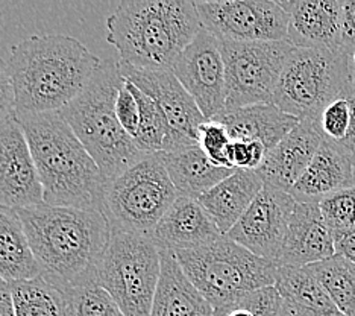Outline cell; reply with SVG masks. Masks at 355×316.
I'll use <instances>...</instances> for the list:
<instances>
[{
  "label": "cell",
  "mask_w": 355,
  "mask_h": 316,
  "mask_svg": "<svg viewBox=\"0 0 355 316\" xmlns=\"http://www.w3.org/2000/svg\"><path fill=\"white\" fill-rule=\"evenodd\" d=\"M38 275L42 272L20 216L15 210L0 207V278L11 283Z\"/></svg>",
  "instance_id": "26"
},
{
  "label": "cell",
  "mask_w": 355,
  "mask_h": 316,
  "mask_svg": "<svg viewBox=\"0 0 355 316\" xmlns=\"http://www.w3.org/2000/svg\"><path fill=\"white\" fill-rule=\"evenodd\" d=\"M334 256L333 233L320 213L319 202H296L278 265L304 267Z\"/></svg>",
  "instance_id": "19"
},
{
  "label": "cell",
  "mask_w": 355,
  "mask_h": 316,
  "mask_svg": "<svg viewBox=\"0 0 355 316\" xmlns=\"http://www.w3.org/2000/svg\"><path fill=\"white\" fill-rule=\"evenodd\" d=\"M220 46L227 85L225 111L272 103L282 69L295 47L288 42L243 43L225 40H220Z\"/></svg>",
  "instance_id": "10"
},
{
  "label": "cell",
  "mask_w": 355,
  "mask_h": 316,
  "mask_svg": "<svg viewBox=\"0 0 355 316\" xmlns=\"http://www.w3.org/2000/svg\"><path fill=\"white\" fill-rule=\"evenodd\" d=\"M354 90H355V81H354Z\"/></svg>",
  "instance_id": "46"
},
{
  "label": "cell",
  "mask_w": 355,
  "mask_h": 316,
  "mask_svg": "<svg viewBox=\"0 0 355 316\" xmlns=\"http://www.w3.org/2000/svg\"><path fill=\"white\" fill-rule=\"evenodd\" d=\"M351 108L346 94L329 102L319 116V126L325 140L340 143L349 131Z\"/></svg>",
  "instance_id": "33"
},
{
  "label": "cell",
  "mask_w": 355,
  "mask_h": 316,
  "mask_svg": "<svg viewBox=\"0 0 355 316\" xmlns=\"http://www.w3.org/2000/svg\"><path fill=\"white\" fill-rule=\"evenodd\" d=\"M355 188L354 157L325 140L288 193L296 202H319L329 194Z\"/></svg>",
  "instance_id": "20"
},
{
  "label": "cell",
  "mask_w": 355,
  "mask_h": 316,
  "mask_svg": "<svg viewBox=\"0 0 355 316\" xmlns=\"http://www.w3.org/2000/svg\"><path fill=\"white\" fill-rule=\"evenodd\" d=\"M150 316H216L168 251H161V275Z\"/></svg>",
  "instance_id": "24"
},
{
  "label": "cell",
  "mask_w": 355,
  "mask_h": 316,
  "mask_svg": "<svg viewBox=\"0 0 355 316\" xmlns=\"http://www.w3.org/2000/svg\"><path fill=\"white\" fill-rule=\"evenodd\" d=\"M342 53L352 58L355 53V0H345L342 6Z\"/></svg>",
  "instance_id": "37"
},
{
  "label": "cell",
  "mask_w": 355,
  "mask_h": 316,
  "mask_svg": "<svg viewBox=\"0 0 355 316\" xmlns=\"http://www.w3.org/2000/svg\"><path fill=\"white\" fill-rule=\"evenodd\" d=\"M116 113H117V119L120 122V125L123 126L125 131L131 135L132 139H135L137 131H139V122H140L139 105H137L134 94L126 87L125 83L117 94Z\"/></svg>",
  "instance_id": "36"
},
{
  "label": "cell",
  "mask_w": 355,
  "mask_h": 316,
  "mask_svg": "<svg viewBox=\"0 0 355 316\" xmlns=\"http://www.w3.org/2000/svg\"><path fill=\"white\" fill-rule=\"evenodd\" d=\"M102 60L64 34L32 35L14 44L8 75L15 115L60 113L84 90Z\"/></svg>",
  "instance_id": "2"
},
{
  "label": "cell",
  "mask_w": 355,
  "mask_h": 316,
  "mask_svg": "<svg viewBox=\"0 0 355 316\" xmlns=\"http://www.w3.org/2000/svg\"><path fill=\"white\" fill-rule=\"evenodd\" d=\"M15 316H66L60 289L43 275L10 283Z\"/></svg>",
  "instance_id": "27"
},
{
  "label": "cell",
  "mask_w": 355,
  "mask_h": 316,
  "mask_svg": "<svg viewBox=\"0 0 355 316\" xmlns=\"http://www.w3.org/2000/svg\"><path fill=\"white\" fill-rule=\"evenodd\" d=\"M354 167H355V156H354Z\"/></svg>",
  "instance_id": "45"
},
{
  "label": "cell",
  "mask_w": 355,
  "mask_h": 316,
  "mask_svg": "<svg viewBox=\"0 0 355 316\" xmlns=\"http://www.w3.org/2000/svg\"><path fill=\"white\" fill-rule=\"evenodd\" d=\"M40 272L56 289L96 283L111 240L99 210L38 204L17 210Z\"/></svg>",
  "instance_id": "1"
},
{
  "label": "cell",
  "mask_w": 355,
  "mask_h": 316,
  "mask_svg": "<svg viewBox=\"0 0 355 316\" xmlns=\"http://www.w3.org/2000/svg\"><path fill=\"white\" fill-rule=\"evenodd\" d=\"M202 31L195 2L123 0L107 19V42L120 63L137 69L172 70Z\"/></svg>",
  "instance_id": "4"
},
{
  "label": "cell",
  "mask_w": 355,
  "mask_h": 316,
  "mask_svg": "<svg viewBox=\"0 0 355 316\" xmlns=\"http://www.w3.org/2000/svg\"><path fill=\"white\" fill-rule=\"evenodd\" d=\"M351 66H352V69L355 70V53L352 55V58H351Z\"/></svg>",
  "instance_id": "44"
},
{
  "label": "cell",
  "mask_w": 355,
  "mask_h": 316,
  "mask_svg": "<svg viewBox=\"0 0 355 316\" xmlns=\"http://www.w3.org/2000/svg\"><path fill=\"white\" fill-rule=\"evenodd\" d=\"M346 99H348L349 108H351V125H349L348 134H346L345 139L337 144L354 157L355 156V90H354V87L348 93H346Z\"/></svg>",
  "instance_id": "40"
},
{
  "label": "cell",
  "mask_w": 355,
  "mask_h": 316,
  "mask_svg": "<svg viewBox=\"0 0 355 316\" xmlns=\"http://www.w3.org/2000/svg\"><path fill=\"white\" fill-rule=\"evenodd\" d=\"M296 199L288 192L266 185L227 236L252 254L278 263Z\"/></svg>",
  "instance_id": "13"
},
{
  "label": "cell",
  "mask_w": 355,
  "mask_h": 316,
  "mask_svg": "<svg viewBox=\"0 0 355 316\" xmlns=\"http://www.w3.org/2000/svg\"><path fill=\"white\" fill-rule=\"evenodd\" d=\"M213 120L220 122L228 129L231 140L258 142L268 152L301 122L279 110L275 103H257L223 111Z\"/></svg>",
  "instance_id": "21"
},
{
  "label": "cell",
  "mask_w": 355,
  "mask_h": 316,
  "mask_svg": "<svg viewBox=\"0 0 355 316\" xmlns=\"http://www.w3.org/2000/svg\"><path fill=\"white\" fill-rule=\"evenodd\" d=\"M319 208L333 234L355 230V188L333 193L320 199Z\"/></svg>",
  "instance_id": "31"
},
{
  "label": "cell",
  "mask_w": 355,
  "mask_h": 316,
  "mask_svg": "<svg viewBox=\"0 0 355 316\" xmlns=\"http://www.w3.org/2000/svg\"><path fill=\"white\" fill-rule=\"evenodd\" d=\"M263 188L264 183L255 170H236L211 190L200 194L198 201L227 236Z\"/></svg>",
  "instance_id": "22"
},
{
  "label": "cell",
  "mask_w": 355,
  "mask_h": 316,
  "mask_svg": "<svg viewBox=\"0 0 355 316\" xmlns=\"http://www.w3.org/2000/svg\"><path fill=\"white\" fill-rule=\"evenodd\" d=\"M172 72L195 99L207 120L225 111L227 85L220 40L202 29L178 56Z\"/></svg>",
  "instance_id": "14"
},
{
  "label": "cell",
  "mask_w": 355,
  "mask_h": 316,
  "mask_svg": "<svg viewBox=\"0 0 355 316\" xmlns=\"http://www.w3.org/2000/svg\"><path fill=\"white\" fill-rule=\"evenodd\" d=\"M164 167L181 197L199 198L200 194L211 190L225 178L236 170L214 166L207 158L198 142L180 146L166 152H159Z\"/></svg>",
  "instance_id": "23"
},
{
  "label": "cell",
  "mask_w": 355,
  "mask_h": 316,
  "mask_svg": "<svg viewBox=\"0 0 355 316\" xmlns=\"http://www.w3.org/2000/svg\"><path fill=\"white\" fill-rule=\"evenodd\" d=\"M284 299L275 286H268L249 292L231 306H241L254 316H279ZM230 307V306H228ZM227 309V307H225ZM219 312V310H217Z\"/></svg>",
  "instance_id": "34"
},
{
  "label": "cell",
  "mask_w": 355,
  "mask_h": 316,
  "mask_svg": "<svg viewBox=\"0 0 355 316\" xmlns=\"http://www.w3.org/2000/svg\"><path fill=\"white\" fill-rule=\"evenodd\" d=\"M310 267L343 316H355V265L334 256Z\"/></svg>",
  "instance_id": "28"
},
{
  "label": "cell",
  "mask_w": 355,
  "mask_h": 316,
  "mask_svg": "<svg viewBox=\"0 0 355 316\" xmlns=\"http://www.w3.org/2000/svg\"><path fill=\"white\" fill-rule=\"evenodd\" d=\"M231 142L232 140L228 129L225 128L220 122L205 120L204 124L199 126L198 144L214 166L232 169L228 157Z\"/></svg>",
  "instance_id": "32"
},
{
  "label": "cell",
  "mask_w": 355,
  "mask_h": 316,
  "mask_svg": "<svg viewBox=\"0 0 355 316\" xmlns=\"http://www.w3.org/2000/svg\"><path fill=\"white\" fill-rule=\"evenodd\" d=\"M223 234L196 198L178 197L172 207L150 233V239L161 251L180 253L209 245Z\"/></svg>",
  "instance_id": "18"
},
{
  "label": "cell",
  "mask_w": 355,
  "mask_h": 316,
  "mask_svg": "<svg viewBox=\"0 0 355 316\" xmlns=\"http://www.w3.org/2000/svg\"><path fill=\"white\" fill-rule=\"evenodd\" d=\"M184 274L213 310H222L257 289L275 286L279 265L248 251L228 236L175 254Z\"/></svg>",
  "instance_id": "6"
},
{
  "label": "cell",
  "mask_w": 355,
  "mask_h": 316,
  "mask_svg": "<svg viewBox=\"0 0 355 316\" xmlns=\"http://www.w3.org/2000/svg\"><path fill=\"white\" fill-rule=\"evenodd\" d=\"M15 119L29 143L44 204L102 212L107 178L60 113Z\"/></svg>",
  "instance_id": "3"
},
{
  "label": "cell",
  "mask_w": 355,
  "mask_h": 316,
  "mask_svg": "<svg viewBox=\"0 0 355 316\" xmlns=\"http://www.w3.org/2000/svg\"><path fill=\"white\" fill-rule=\"evenodd\" d=\"M15 115V101L14 90L10 81V75H6L0 81V125Z\"/></svg>",
  "instance_id": "38"
},
{
  "label": "cell",
  "mask_w": 355,
  "mask_h": 316,
  "mask_svg": "<svg viewBox=\"0 0 355 316\" xmlns=\"http://www.w3.org/2000/svg\"><path fill=\"white\" fill-rule=\"evenodd\" d=\"M351 58L325 49H297L290 53L272 103L300 120L316 119L329 102L354 87Z\"/></svg>",
  "instance_id": "7"
},
{
  "label": "cell",
  "mask_w": 355,
  "mask_h": 316,
  "mask_svg": "<svg viewBox=\"0 0 355 316\" xmlns=\"http://www.w3.org/2000/svg\"><path fill=\"white\" fill-rule=\"evenodd\" d=\"M275 288L282 299L302 316H343L310 266H279Z\"/></svg>",
  "instance_id": "25"
},
{
  "label": "cell",
  "mask_w": 355,
  "mask_h": 316,
  "mask_svg": "<svg viewBox=\"0 0 355 316\" xmlns=\"http://www.w3.org/2000/svg\"><path fill=\"white\" fill-rule=\"evenodd\" d=\"M279 316H302V315L297 313L292 306L287 304V303L284 301V304H282V309H281Z\"/></svg>",
  "instance_id": "42"
},
{
  "label": "cell",
  "mask_w": 355,
  "mask_h": 316,
  "mask_svg": "<svg viewBox=\"0 0 355 316\" xmlns=\"http://www.w3.org/2000/svg\"><path fill=\"white\" fill-rule=\"evenodd\" d=\"M66 316H125L112 297L98 283L61 290Z\"/></svg>",
  "instance_id": "30"
},
{
  "label": "cell",
  "mask_w": 355,
  "mask_h": 316,
  "mask_svg": "<svg viewBox=\"0 0 355 316\" xmlns=\"http://www.w3.org/2000/svg\"><path fill=\"white\" fill-rule=\"evenodd\" d=\"M126 87L134 94L137 105H139L140 122L139 131L135 135V143L144 153H158L163 151L164 140L168 134V126L163 113L158 108L157 102L150 96L143 93L139 87L125 79Z\"/></svg>",
  "instance_id": "29"
},
{
  "label": "cell",
  "mask_w": 355,
  "mask_h": 316,
  "mask_svg": "<svg viewBox=\"0 0 355 316\" xmlns=\"http://www.w3.org/2000/svg\"><path fill=\"white\" fill-rule=\"evenodd\" d=\"M178 197L159 152L146 153L108 181L102 212L111 230L150 236Z\"/></svg>",
  "instance_id": "8"
},
{
  "label": "cell",
  "mask_w": 355,
  "mask_h": 316,
  "mask_svg": "<svg viewBox=\"0 0 355 316\" xmlns=\"http://www.w3.org/2000/svg\"><path fill=\"white\" fill-rule=\"evenodd\" d=\"M43 202L29 143L14 115L0 125V207L17 212Z\"/></svg>",
  "instance_id": "15"
},
{
  "label": "cell",
  "mask_w": 355,
  "mask_h": 316,
  "mask_svg": "<svg viewBox=\"0 0 355 316\" xmlns=\"http://www.w3.org/2000/svg\"><path fill=\"white\" fill-rule=\"evenodd\" d=\"M288 15L287 42L297 49L342 53V6L338 0H282Z\"/></svg>",
  "instance_id": "17"
},
{
  "label": "cell",
  "mask_w": 355,
  "mask_h": 316,
  "mask_svg": "<svg viewBox=\"0 0 355 316\" xmlns=\"http://www.w3.org/2000/svg\"><path fill=\"white\" fill-rule=\"evenodd\" d=\"M336 256H340L355 265V230L349 233L333 234Z\"/></svg>",
  "instance_id": "39"
},
{
  "label": "cell",
  "mask_w": 355,
  "mask_h": 316,
  "mask_svg": "<svg viewBox=\"0 0 355 316\" xmlns=\"http://www.w3.org/2000/svg\"><path fill=\"white\" fill-rule=\"evenodd\" d=\"M266 156H268V151L258 142L232 140L230 144V163L236 170H258Z\"/></svg>",
  "instance_id": "35"
},
{
  "label": "cell",
  "mask_w": 355,
  "mask_h": 316,
  "mask_svg": "<svg viewBox=\"0 0 355 316\" xmlns=\"http://www.w3.org/2000/svg\"><path fill=\"white\" fill-rule=\"evenodd\" d=\"M324 142L325 137L320 131L319 120H301L275 148L268 152L263 165L255 172L266 185L290 192Z\"/></svg>",
  "instance_id": "16"
},
{
  "label": "cell",
  "mask_w": 355,
  "mask_h": 316,
  "mask_svg": "<svg viewBox=\"0 0 355 316\" xmlns=\"http://www.w3.org/2000/svg\"><path fill=\"white\" fill-rule=\"evenodd\" d=\"M202 29L225 42H287L288 15L270 0L195 2Z\"/></svg>",
  "instance_id": "11"
},
{
  "label": "cell",
  "mask_w": 355,
  "mask_h": 316,
  "mask_svg": "<svg viewBox=\"0 0 355 316\" xmlns=\"http://www.w3.org/2000/svg\"><path fill=\"white\" fill-rule=\"evenodd\" d=\"M6 75H8V64L3 60H0V81H2Z\"/></svg>",
  "instance_id": "43"
},
{
  "label": "cell",
  "mask_w": 355,
  "mask_h": 316,
  "mask_svg": "<svg viewBox=\"0 0 355 316\" xmlns=\"http://www.w3.org/2000/svg\"><path fill=\"white\" fill-rule=\"evenodd\" d=\"M123 83L119 63L102 60L84 90L60 111L107 181L146 156L117 119L116 101Z\"/></svg>",
  "instance_id": "5"
},
{
  "label": "cell",
  "mask_w": 355,
  "mask_h": 316,
  "mask_svg": "<svg viewBox=\"0 0 355 316\" xmlns=\"http://www.w3.org/2000/svg\"><path fill=\"white\" fill-rule=\"evenodd\" d=\"M161 275V251L149 236L111 230L96 283L125 316H150Z\"/></svg>",
  "instance_id": "9"
},
{
  "label": "cell",
  "mask_w": 355,
  "mask_h": 316,
  "mask_svg": "<svg viewBox=\"0 0 355 316\" xmlns=\"http://www.w3.org/2000/svg\"><path fill=\"white\" fill-rule=\"evenodd\" d=\"M119 67L122 76L150 96L163 113L168 134L161 152L198 142L199 126L207 119L172 70L137 69L120 61Z\"/></svg>",
  "instance_id": "12"
},
{
  "label": "cell",
  "mask_w": 355,
  "mask_h": 316,
  "mask_svg": "<svg viewBox=\"0 0 355 316\" xmlns=\"http://www.w3.org/2000/svg\"><path fill=\"white\" fill-rule=\"evenodd\" d=\"M0 316H15L10 283L0 278Z\"/></svg>",
  "instance_id": "41"
}]
</instances>
